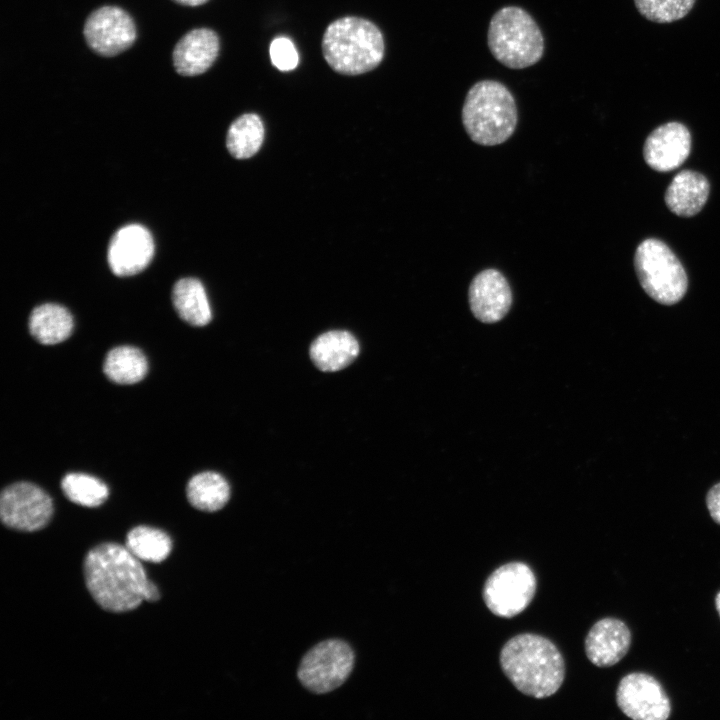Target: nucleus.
<instances>
[{
    "label": "nucleus",
    "instance_id": "nucleus-1",
    "mask_svg": "<svg viewBox=\"0 0 720 720\" xmlns=\"http://www.w3.org/2000/svg\"><path fill=\"white\" fill-rule=\"evenodd\" d=\"M86 587L104 610L120 613L146 601L151 581L126 546L103 543L91 549L83 565Z\"/></svg>",
    "mask_w": 720,
    "mask_h": 720
},
{
    "label": "nucleus",
    "instance_id": "nucleus-2",
    "mask_svg": "<svg viewBox=\"0 0 720 720\" xmlns=\"http://www.w3.org/2000/svg\"><path fill=\"white\" fill-rule=\"evenodd\" d=\"M500 665L517 690L539 699L555 694L565 677L559 650L550 640L535 634L510 639L501 650Z\"/></svg>",
    "mask_w": 720,
    "mask_h": 720
},
{
    "label": "nucleus",
    "instance_id": "nucleus-3",
    "mask_svg": "<svg viewBox=\"0 0 720 720\" xmlns=\"http://www.w3.org/2000/svg\"><path fill=\"white\" fill-rule=\"evenodd\" d=\"M461 117L464 129L473 142L495 146L506 142L515 132L518 109L506 85L485 79L468 90Z\"/></svg>",
    "mask_w": 720,
    "mask_h": 720
},
{
    "label": "nucleus",
    "instance_id": "nucleus-4",
    "mask_svg": "<svg viewBox=\"0 0 720 720\" xmlns=\"http://www.w3.org/2000/svg\"><path fill=\"white\" fill-rule=\"evenodd\" d=\"M328 65L344 75H359L376 68L384 57L382 32L371 21L346 16L328 25L322 38Z\"/></svg>",
    "mask_w": 720,
    "mask_h": 720
},
{
    "label": "nucleus",
    "instance_id": "nucleus-5",
    "mask_svg": "<svg viewBox=\"0 0 720 720\" xmlns=\"http://www.w3.org/2000/svg\"><path fill=\"white\" fill-rule=\"evenodd\" d=\"M487 44L493 57L510 69H524L538 63L544 54L542 31L522 7L504 6L492 16Z\"/></svg>",
    "mask_w": 720,
    "mask_h": 720
},
{
    "label": "nucleus",
    "instance_id": "nucleus-6",
    "mask_svg": "<svg viewBox=\"0 0 720 720\" xmlns=\"http://www.w3.org/2000/svg\"><path fill=\"white\" fill-rule=\"evenodd\" d=\"M634 266L642 288L656 302L672 305L685 295L688 286L685 270L662 241L650 238L640 243Z\"/></svg>",
    "mask_w": 720,
    "mask_h": 720
},
{
    "label": "nucleus",
    "instance_id": "nucleus-7",
    "mask_svg": "<svg viewBox=\"0 0 720 720\" xmlns=\"http://www.w3.org/2000/svg\"><path fill=\"white\" fill-rule=\"evenodd\" d=\"M354 666L352 648L344 641L331 639L314 646L302 659L298 678L316 694L331 692L349 677Z\"/></svg>",
    "mask_w": 720,
    "mask_h": 720
},
{
    "label": "nucleus",
    "instance_id": "nucleus-8",
    "mask_svg": "<svg viewBox=\"0 0 720 720\" xmlns=\"http://www.w3.org/2000/svg\"><path fill=\"white\" fill-rule=\"evenodd\" d=\"M535 592L536 577L530 567L511 562L490 574L483 587V599L493 614L511 618L530 604Z\"/></svg>",
    "mask_w": 720,
    "mask_h": 720
},
{
    "label": "nucleus",
    "instance_id": "nucleus-9",
    "mask_svg": "<svg viewBox=\"0 0 720 720\" xmlns=\"http://www.w3.org/2000/svg\"><path fill=\"white\" fill-rule=\"evenodd\" d=\"M53 515L51 497L29 482L6 487L0 496L2 523L18 531L33 532L44 528Z\"/></svg>",
    "mask_w": 720,
    "mask_h": 720
},
{
    "label": "nucleus",
    "instance_id": "nucleus-10",
    "mask_svg": "<svg viewBox=\"0 0 720 720\" xmlns=\"http://www.w3.org/2000/svg\"><path fill=\"white\" fill-rule=\"evenodd\" d=\"M616 702L634 720H666L671 712L669 697L660 682L641 672L627 674L620 680Z\"/></svg>",
    "mask_w": 720,
    "mask_h": 720
},
{
    "label": "nucleus",
    "instance_id": "nucleus-11",
    "mask_svg": "<svg viewBox=\"0 0 720 720\" xmlns=\"http://www.w3.org/2000/svg\"><path fill=\"white\" fill-rule=\"evenodd\" d=\"M88 46L102 56H115L127 50L136 39V27L122 8L103 6L86 19L83 29Z\"/></svg>",
    "mask_w": 720,
    "mask_h": 720
},
{
    "label": "nucleus",
    "instance_id": "nucleus-12",
    "mask_svg": "<svg viewBox=\"0 0 720 720\" xmlns=\"http://www.w3.org/2000/svg\"><path fill=\"white\" fill-rule=\"evenodd\" d=\"M468 301L473 315L483 323L503 319L512 306V290L507 278L495 268L477 273L470 282Z\"/></svg>",
    "mask_w": 720,
    "mask_h": 720
},
{
    "label": "nucleus",
    "instance_id": "nucleus-13",
    "mask_svg": "<svg viewBox=\"0 0 720 720\" xmlns=\"http://www.w3.org/2000/svg\"><path fill=\"white\" fill-rule=\"evenodd\" d=\"M154 254V242L150 232L139 224L120 228L111 238L107 259L117 276H131L141 272Z\"/></svg>",
    "mask_w": 720,
    "mask_h": 720
},
{
    "label": "nucleus",
    "instance_id": "nucleus-14",
    "mask_svg": "<svg viewBox=\"0 0 720 720\" xmlns=\"http://www.w3.org/2000/svg\"><path fill=\"white\" fill-rule=\"evenodd\" d=\"M691 134L688 128L676 121L655 128L646 138L643 156L648 166L658 172L678 168L689 156Z\"/></svg>",
    "mask_w": 720,
    "mask_h": 720
},
{
    "label": "nucleus",
    "instance_id": "nucleus-15",
    "mask_svg": "<svg viewBox=\"0 0 720 720\" xmlns=\"http://www.w3.org/2000/svg\"><path fill=\"white\" fill-rule=\"evenodd\" d=\"M630 645L631 632L628 626L619 619L604 618L589 630L585 639V652L595 666L609 667L627 654Z\"/></svg>",
    "mask_w": 720,
    "mask_h": 720
},
{
    "label": "nucleus",
    "instance_id": "nucleus-16",
    "mask_svg": "<svg viewBox=\"0 0 720 720\" xmlns=\"http://www.w3.org/2000/svg\"><path fill=\"white\" fill-rule=\"evenodd\" d=\"M218 35L209 28H197L186 33L175 45L172 60L177 73L196 76L206 72L219 53Z\"/></svg>",
    "mask_w": 720,
    "mask_h": 720
},
{
    "label": "nucleus",
    "instance_id": "nucleus-17",
    "mask_svg": "<svg viewBox=\"0 0 720 720\" xmlns=\"http://www.w3.org/2000/svg\"><path fill=\"white\" fill-rule=\"evenodd\" d=\"M710 191L707 178L701 173L683 170L678 173L665 193V203L674 214L691 217L704 207Z\"/></svg>",
    "mask_w": 720,
    "mask_h": 720
},
{
    "label": "nucleus",
    "instance_id": "nucleus-18",
    "mask_svg": "<svg viewBox=\"0 0 720 720\" xmlns=\"http://www.w3.org/2000/svg\"><path fill=\"white\" fill-rule=\"evenodd\" d=\"M358 354V341L351 333L342 330L323 333L310 346L313 363L324 372H334L347 367Z\"/></svg>",
    "mask_w": 720,
    "mask_h": 720
},
{
    "label": "nucleus",
    "instance_id": "nucleus-19",
    "mask_svg": "<svg viewBox=\"0 0 720 720\" xmlns=\"http://www.w3.org/2000/svg\"><path fill=\"white\" fill-rule=\"evenodd\" d=\"M29 331L41 344L54 345L66 340L72 333L74 322L68 309L55 303L34 308L29 317Z\"/></svg>",
    "mask_w": 720,
    "mask_h": 720
},
{
    "label": "nucleus",
    "instance_id": "nucleus-20",
    "mask_svg": "<svg viewBox=\"0 0 720 720\" xmlns=\"http://www.w3.org/2000/svg\"><path fill=\"white\" fill-rule=\"evenodd\" d=\"M173 305L182 320L193 326H205L211 309L202 283L195 278L180 279L172 290Z\"/></svg>",
    "mask_w": 720,
    "mask_h": 720
},
{
    "label": "nucleus",
    "instance_id": "nucleus-21",
    "mask_svg": "<svg viewBox=\"0 0 720 720\" xmlns=\"http://www.w3.org/2000/svg\"><path fill=\"white\" fill-rule=\"evenodd\" d=\"M189 503L198 510L215 512L222 509L230 498V487L225 478L212 471L193 476L186 487Z\"/></svg>",
    "mask_w": 720,
    "mask_h": 720
},
{
    "label": "nucleus",
    "instance_id": "nucleus-22",
    "mask_svg": "<svg viewBox=\"0 0 720 720\" xmlns=\"http://www.w3.org/2000/svg\"><path fill=\"white\" fill-rule=\"evenodd\" d=\"M103 371L117 384H135L146 376L148 362L140 349L127 345L118 346L107 353Z\"/></svg>",
    "mask_w": 720,
    "mask_h": 720
},
{
    "label": "nucleus",
    "instance_id": "nucleus-23",
    "mask_svg": "<svg viewBox=\"0 0 720 720\" xmlns=\"http://www.w3.org/2000/svg\"><path fill=\"white\" fill-rule=\"evenodd\" d=\"M263 140L264 126L261 118L255 113H246L230 125L226 146L233 157L246 159L258 152Z\"/></svg>",
    "mask_w": 720,
    "mask_h": 720
},
{
    "label": "nucleus",
    "instance_id": "nucleus-24",
    "mask_svg": "<svg viewBox=\"0 0 720 720\" xmlns=\"http://www.w3.org/2000/svg\"><path fill=\"white\" fill-rule=\"evenodd\" d=\"M126 547L139 560L159 563L169 556L172 541L159 529L138 526L127 534Z\"/></svg>",
    "mask_w": 720,
    "mask_h": 720
},
{
    "label": "nucleus",
    "instance_id": "nucleus-25",
    "mask_svg": "<svg viewBox=\"0 0 720 720\" xmlns=\"http://www.w3.org/2000/svg\"><path fill=\"white\" fill-rule=\"evenodd\" d=\"M65 496L73 503L97 507L106 501L108 487L100 479L83 473H69L61 481Z\"/></svg>",
    "mask_w": 720,
    "mask_h": 720
},
{
    "label": "nucleus",
    "instance_id": "nucleus-26",
    "mask_svg": "<svg viewBox=\"0 0 720 720\" xmlns=\"http://www.w3.org/2000/svg\"><path fill=\"white\" fill-rule=\"evenodd\" d=\"M696 0H634L638 12L655 23H671L684 18Z\"/></svg>",
    "mask_w": 720,
    "mask_h": 720
},
{
    "label": "nucleus",
    "instance_id": "nucleus-27",
    "mask_svg": "<svg viewBox=\"0 0 720 720\" xmlns=\"http://www.w3.org/2000/svg\"><path fill=\"white\" fill-rule=\"evenodd\" d=\"M270 58L273 65L281 71H290L297 67L298 52L293 42L286 37L275 38L270 45Z\"/></svg>",
    "mask_w": 720,
    "mask_h": 720
},
{
    "label": "nucleus",
    "instance_id": "nucleus-28",
    "mask_svg": "<svg viewBox=\"0 0 720 720\" xmlns=\"http://www.w3.org/2000/svg\"><path fill=\"white\" fill-rule=\"evenodd\" d=\"M706 504L711 518L720 524V482L708 491Z\"/></svg>",
    "mask_w": 720,
    "mask_h": 720
},
{
    "label": "nucleus",
    "instance_id": "nucleus-29",
    "mask_svg": "<svg viewBox=\"0 0 720 720\" xmlns=\"http://www.w3.org/2000/svg\"><path fill=\"white\" fill-rule=\"evenodd\" d=\"M175 2L186 5V6H199L206 3L208 0H174Z\"/></svg>",
    "mask_w": 720,
    "mask_h": 720
},
{
    "label": "nucleus",
    "instance_id": "nucleus-30",
    "mask_svg": "<svg viewBox=\"0 0 720 720\" xmlns=\"http://www.w3.org/2000/svg\"><path fill=\"white\" fill-rule=\"evenodd\" d=\"M715 606H716V610L720 616V591L717 593V595L715 597Z\"/></svg>",
    "mask_w": 720,
    "mask_h": 720
}]
</instances>
